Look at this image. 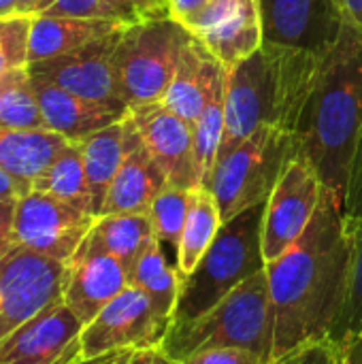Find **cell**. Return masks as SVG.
I'll return each mask as SVG.
<instances>
[{"label": "cell", "mask_w": 362, "mask_h": 364, "mask_svg": "<svg viewBox=\"0 0 362 364\" xmlns=\"http://www.w3.org/2000/svg\"><path fill=\"white\" fill-rule=\"evenodd\" d=\"M70 143L49 128H0V168L32 183Z\"/></svg>", "instance_id": "cell-22"}, {"label": "cell", "mask_w": 362, "mask_h": 364, "mask_svg": "<svg viewBox=\"0 0 362 364\" xmlns=\"http://www.w3.org/2000/svg\"><path fill=\"white\" fill-rule=\"evenodd\" d=\"M32 85L41 105L45 126L73 143H79L81 139L124 119L128 113L126 107H113L81 98L41 77H32Z\"/></svg>", "instance_id": "cell-18"}, {"label": "cell", "mask_w": 362, "mask_h": 364, "mask_svg": "<svg viewBox=\"0 0 362 364\" xmlns=\"http://www.w3.org/2000/svg\"><path fill=\"white\" fill-rule=\"evenodd\" d=\"M130 286L145 292L149 296V301L154 303V307L164 318L173 320L179 290H181V275H179L177 267L169 264L160 241H154L141 254V258L132 264Z\"/></svg>", "instance_id": "cell-26"}, {"label": "cell", "mask_w": 362, "mask_h": 364, "mask_svg": "<svg viewBox=\"0 0 362 364\" xmlns=\"http://www.w3.org/2000/svg\"><path fill=\"white\" fill-rule=\"evenodd\" d=\"M151 356H154V350H137L124 364H151Z\"/></svg>", "instance_id": "cell-43"}, {"label": "cell", "mask_w": 362, "mask_h": 364, "mask_svg": "<svg viewBox=\"0 0 362 364\" xmlns=\"http://www.w3.org/2000/svg\"><path fill=\"white\" fill-rule=\"evenodd\" d=\"M130 286V271L117 258L83 243L66 262L62 303L85 326Z\"/></svg>", "instance_id": "cell-17"}, {"label": "cell", "mask_w": 362, "mask_h": 364, "mask_svg": "<svg viewBox=\"0 0 362 364\" xmlns=\"http://www.w3.org/2000/svg\"><path fill=\"white\" fill-rule=\"evenodd\" d=\"M211 348L252 350L271 364L273 311L267 269L243 282L203 316L186 324H171V331L158 350L181 363L188 356Z\"/></svg>", "instance_id": "cell-4"}, {"label": "cell", "mask_w": 362, "mask_h": 364, "mask_svg": "<svg viewBox=\"0 0 362 364\" xmlns=\"http://www.w3.org/2000/svg\"><path fill=\"white\" fill-rule=\"evenodd\" d=\"M32 190L51 194V196L94 215L92 194H90L87 177H85L83 154H81L79 143H70L51 162V166L32 181Z\"/></svg>", "instance_id": "cell-27"}, {"label": "cell", "mask_w": 362, "mask_h": 364, "mask_svg": "<svg viewBox=\"0 0 362 364\" xmlns=\"http://www.w3.org/2000/svg\"><path fill=\"white\" fill-rule=\"evenodd\" d=\"M32 190V183L13 177L11 173L0 168V200H19Z\"/></svg>", "instance_id": "cell-38"}, {"label": "cell", "mask_w": 362, "mask_h": 364, "mask_svg": "<svg viewBox=\"0 0 362 364\" xmlns=\"http://www.w3.org/2000/svg\"><path fill=\"white\" fill-rule=\"evenodd\" d=\"M15 207L17 200H0V260L15 247Z\"/></svg>", "instance_id": "cell-37"}, {"label": "cell", "mask_w": 362, "mask_h": 364, "mask_svg": "<svg viewBox=\"0 0 362 364\" xmlns=\"http://www.w3.org/2000/svg\"><path fill=\"white\" fill-rule=\"evenodd\" d=\"M128 21L83 19V17H45L32 15L28 64L75 51L100 36H107Z\"/></svg>", "instance_id": "cell-23"}, {"label": "cell", "mask_w": 362, "mask_h": 364, "mask_svg": "<svg viewBox=\"0 0 362 364\" xmlns=\"http://www.w3.org/2000/svg\"><path fill=\"white\" fill-rule=\"evenodd\" d=\"M126 26L75 51L41 62H30L26 68L32 77L47 79L53 85L70 94H77L81 98L113 105V107H126L119 96L117 77L113 68V51Z\"/></svg>", "instance_id": "cell-13"}, {"label": "cell", "mask_w": 362, "mask_h": 364, "mask_svg": "<svg viewBox=\"0 0 362 364\" xmlns=\"http://www.w3.org/2000/svg\"><path fill=\"white\" fill-rule=\"evenodd\" d=\"M6 70H9V64H6V60H4V53L0 51V75L6 73Z\"/></svg>", "instance_id": "cell-46"}, {"label": "cell", "mask_w": 362, "mask_h": 364, "mask_svg": "<svg viewBox=\"0 0 362 364\" xmlns=\"http://www.w3.org/2000/svg\"><path fill=\"white\" fill-rule=\"evenodd\" d=\"M344 218H346V226L350 232L362 222V132L356 158H354V166H352L350 188H348V194L344 200Z\"/></svg>", "instance_id": "cell-34"}, {"label": "cell", "mask_w": 362, "mask_h": 364, "mask_svg": "<svg viewBox=\"0 0 362 364\" xmlns=\"http://www.w3.org/2000/svg\"><path fill=\"white\" fill-rule=\"evenodd\" d=\"M190 198L192 190L177 188V186H166L151 203L147 215L154 226L156 239L164 245H173L177 250V243L183 232V224L188 218L190 209Z\"/></svg>", "instance_id": "cell-30"}, {"label": "cell", "mask_w": 362, "mask_h": 364, "mask_svg": "<svg viewBox=\"0 0 362 364\" xmlns=\"http://www.w3.org/2000/svg\"><path fill=\"white\" fill-rule=\"evenodd\" d=\"M124 2L139 19L143 17H158V15H169V11L162 6L160 0H119Z\"/></svg>", "instance_id": "cell-40"}, {"label": "cell", "mask_w": 362, "mask_h": 364, "mask_svg": "<svg viewBox=\"0 0 362 364\" xmlns=\"http://www.w3.org/2000/svg\"><path fill=\"white\" fill-rule=\"evenodd\" d=\"M173 320L164 318L149 296L134 286L117 294L79 337V360H92L115 352L158 350L171 331Z\"/></svg>", "instance_id": "cell-8"}, {"label": "cell", "mask_w": 362, "mask_h": 364, "mask_svg": "<svg viewBox=\"0 0 362 364\" xmlns=\"http://www.w3.org/2000/svg\"><path fill=\"white\" fill-rule=\"evenodd\" d=\"M222 224H224V220H222L218 200L211 194V190L205 186L194 188L192 198H190L188 218L183 224V232L177 243V264L175 267H177L181 279L194 271V267L198 264L203 254L211 247L213 239L218 237Z\"/></svg>", "instance_id": "cell-25"}, {"label": "cell", "mask_w": 362, "mask_h": 364, "mask_svg": "<svg viewBox=\"0 0 362 364\" xmlns=\"http://www.w3.org/2000/svg\"><path fill=\"white\" fill-rule=\"evenodd\" d=\"M222 70V62L194 36L183 49L179 66L160 102L186 122L194 124Z\"/></svg>", "instance_id": "cell-20"}, {"label": "cell", "mask_w": 362, "mask_h": 364, "mask_svg": "<svg viewBox=\"0 0 362 364\" xmlns=\"http://www.w3.org/2000/svg\"><path fill=\"white\" fill-rule=\"evenodd\" d=\"M30 30L32 15H2L0 17V51L9 68H26L30 51Z\"/></svg>", "instance_id": "cell-33"}, {"label": "cell", "mask_w": 362, "mask_h": 364, "mask_svg": "<svg viewBox=\"0 0 362 364\" xmlns=\"http://www.w3.org/2000/svg\"><path fill=\"white\" fill-rule=\"evenodd\" d=\"M186 28L222 62V66H233L262 47L258 0H209Z\"/></svg>", "instance_id": "cell-15"}, {"label": "cell", "mask_w": 362, "mask_h": 364, "mask_svg": "<svg viewBox=\"0 0 362 364\" xmlns=\"http://www.w3.org/2000/svg\"><path fill=\"white\" fill-rule=\"evenodd\" d=\"M0 128H47L28 68H9L0 77Z\"/></svg>", "instance_id": "cell-29"}, {"label": "cell", "mask_w": 362, "mask_h": 364, "mask_svg": "<svg viewBox=\"0 0 362 364\" xmlns=\"http://www.w3.org/2000/svg\"><path fill=\"white\" fill-rule=\"evenodd\" d=\"M137 136H139V132H137L130 115L126 113L124 119L79 141L96 218L100 215L107 192H109L130 145L137 141Z\"/></svg>", "instance_id": "cell-21"}, {"label": "cell", "mask_w": 362, "mask_h": 364, "mask_svg": "<svg viewBox=\"0 0 362 364\" xmlns=\"http://www.w3.org/2000/svg\"><path fill=\"white\" fill-rule=\"evenodd\" d=\"M224 75H226V68L213 81L209 98H207L201 115L192 124V128H194V160H196L201 186H207V181L211 177V171L218 160L220 143L224 136V90H226Z\"/></svg>", "instance_id": "cell-28"}, {"label": "cell", "mask_w": 362, "mask_h": 364, "mask_svg": "<svg viewBox=\"0 0 362 364\" xmlns=\"http://www.w3.org/2000/svg\"><path fill=\"white\" fill-rule=\"evenodd\" d=\"M337 364H362V333L337 350Z\"/></svg>", "instance_id": "cell-41"}, {"label": "cell", "mask_w": 362, "mask_h": 364, "mask_svg": "<svg viewBox=\"0 0 362 364\" xmlns=\"http://www.w3.org/2000/svg\"><path fill=\"white\" fill-rule=\"evenodd\" d=\"M297 156L294 132L262 126L218 158L205 188L215 196L222 220L226 222L250 207L267 203L286 166Z\"/></svg>", "instance_id": "cell-7"}, {"label": "cell", "mask_w": 362, "mask_h": 364, "mask_svg": "<svg viewBox=\"0 0 362 364\" xmlns=\"http://www.w3.org/2000/svg\"><path fill=\"white\" fill-rule=\"evenodd\" d=\"M271 364H337V350L331 343H314Z\"/></svg>", "instance_id": "cell-36"}, {"label": "cell", "mask_w": 362, "mask_h": 364, "mask_svg": "<svg viewBox=\"0 0 362 364\" xmlns=\"http://www.w3.org/2000/svg\"><path fill=\"white\" fill-rule=\"evenodd\" d=\"M354 239L344 205L322 188V198L303 237L267 262L273 311V360L305 346L329 343L350 294Z\"/></svg>", "instance_id": "cell-1"}, {"label": "cell", "mask_w": 362, "mask_h": 364, "mask_svg": "<svg viewBox=\"0 0 362 364\" xmlns=\"http://www.w3.org/2000/svg\"><path fill=\"white\" fill-rule=\"evenodd\" d=\"M354 239V267H352V282H350V294L344 307V314L329 339V343L339 350L354 337L362 333V222L352 230Z\"/></svg>", "instance_id": "cell-32"}, {"label": "cell", "mask_w": 362, "mask_h": 364, "mask_svg": "<svg viewBox=\"0 0 362 364\" xmlns=\"http://www.w3.org/2000/svg\"><path fill=\"white\" fill-rule=\"evenodd\" d=\"M362 132V28L348 21L320 58L297 122V154L344 205Z\"/></svg>", "instance_id": "cell-2"}, {"label": "cell", "mask_w": 362, "mask_h": 364, "mask_svg": "<svg viewBox=\"0 0 362 364\" xmlns=\"http://www.w3.org/2000/svg\"><path fill=\"white\" fill-rule=\"evenodd\" d=\"M17 2H19V0H0V17H2V15H11V13L15 11Z\"/></svg>", "instance_id": "cell-45"}, {"label": "cell", "mask_w": 362, "mask_h": 364, "mask_svg": "<svg viewBox=\"0 0 362 364\" xmlns=\"http://www.w3.org/2000/svg\"><path fill=\"white\" fill-rule=\"evenodd\" d=\"M83 324L64 305H55L17 328L0 346V364H70L79 360Z\"/></svg>", "instance_id": "cell-16"}, {"label": "cell", "mask_w": 362, "mask_h": 364, "mask_svg": "<svg viewBox=\"0 0 362 364\" xmlns=\"http://www.w3.org/2000/svg\"><path fill=\"white\" fill-rule=\"evenodd\" d=\"M160 2H162V6H164V9L169 11V0H160Z\"/></svg>", "instance_id": "cell-48"}, {"label": "cell", "mask_w": 362, "mask_h": 364, "mask_svg": "<svg viewBox=\"0 0 362 364\" xmlns=\"http://www.w3.org/2000/svg\"><path fill=\"white\" fill-rule=\"evenodd\" d=\"M30 15L45 17H83V19H117L139 21V17L119 0H41Z\"/></svg>", "instance_id": "cell-31"}, {"label": "cell", "mask_w": 362, "mask_h": 364, "mask_svg": "<svg viewBox=\"0 0 362 364\" xmlns=\"http://www.w3.org/2000/svg\"><path fill=\"white\" fill-rule=\"evenodd\" d=\"M322 198V181L314 166L297 156L280 177L265 205L262 254L265 262L288 252L307 230Z\"/></svg>", "instance_id": "cell-12"}, {"label": "cell", "mask_w": 362, "mask_h": 364, "mask_svg": "<svg viewBox=\"0 0 362 364\" xmlns=\"http://www.w3.org/2000/svg\"><path fill=\"white\" fill-rule=\"evenodd\" d=\"M194 34L175 17H143L122 30L113 51V68L124 105L162 100L183 49Z\"/></svg>", "instance_id": "cell-6"}, {"label": "cell", "mask_w": 362, "mask_h": 364, "mask_svg": "<svg viewBox=\"0 0 362 364\" xmlns=\"http://www.w3.org/2000/svg\"><path fill=\"white\" fill-rule=\"evenodd\" d=\"M154 241L158 239L147 213H111L96 218L83 245L117 258L130 271Z\"/></svg>", "instance_id": "cell-24"}, {"label": "cell", "mask_w": 362, "mask_h": 364, "mask_svg": "<svg viewBox=\"0 0 362 364\" xmlns=\"http://www.w3.org/2000/svg\"><path fill=\"white\" fill-rule=\"evenodd\" d=\"M0 77H2V75H0Z\"/></svg>", "instance_id": "cell-49"}, {"label": "cell", "mask_w": 362, "mask_h": 364, "mask_svg": "<svg viewBox=\"0 0 362 364\" xmlns=\"http://www.w3.org/2000/svg\"><path fill=\"white\" fill-rule=\"evenodd\" d=\"M181 364H267L258 354L243 348H211L188 356Z\"/></svg>", "instance_id": "cell-35"}, {"label": "cell", "mask_w": 362, "mask_h": 364, "mask_svg": "<svg viewBox=\"0 0 362 364\" xmlns=\"http://www.w3.org/2000/svg\"><path fill=\"white\" fill-rule=\"evenodd\" d=\"M169 186L166 175L151 158L141 136L130 145L102 205L100 215L147 213L154 198Z\"/></svg>", "instance_id": "cell-19"}, {"label": "cell", "mask_w": 362, "mask_h": 364, "mask_svg": "<svg viewBox=\"0 0 362 364\" xmlns=\"http://www.w3.org/2000/svg\"><path fill=\"white\" fill-rule=\"evenodd\" d=\"M128 115L169 186L194 190L201 177L194 160V128L190 122L158 102H145L128 109Z\"/></svg>", "instance_id": "cell-14"}, {"label": "cell", "mask_w": 362, "mask_h": 364, "mask_svg": "<svg viewBox=\"0 0 362 364\" xmlns=\"http://www.w3.org/2000/svg\"><path fill=\"white\" fill-rule=\"evenodd\" d=\"M96 215L81 211L51 194L30 190L15 207V245L68 262L87 232Z\"/></svg>", "instance_id": "cell-10"}, {"label": "cell", "mask_w": 362, "mask_h": 364, "mask_svg": "<svg viewBox=\"0 0 362 364\" xmlns=\"http://www.w3.org/2000/svg\"><path fill=\"white\" fill-rule=\"evenodd\" d=\"M318 64L314 53L262 43L250 58L224 66V136L218 158L262 126L294 132Z\"/></svg>", "instance_id": "cell-3"}, {"label": "cell", "mask_w": 362, "mask_h": 364, "mask_svg": "<svg viewBox=\"0 0 362 364\" xmlns=\"http://www.w3.org/2000/svg\"><path fill=\"white\" fill-rule=\"evenodd\" d=\"M207 4H209V0H169V15L186 26Z\"/></svg>", "instance_id": "cell-39"}, {"label": "cell", "mask_w": 362, "mask_h": 364, "mask_svg": "<svg viewBox=\"0 0 362 364\" xmlns=\"http://www.w3.org/2000/svg\"><path fill=\"white\" fill-rule=\"evenodd\" d=\"M265 205L250 207L222 224L194 271L181 279L173 324H186L203 316L243 282L267 269L262 254Z\"/></svg>", "instance_id": "cell-5"}, {"label": "cell", "mask_w": 362, "mask_h": 364, "mask_svg": "<svg viewBox=\"0 0 362 364\" xmlns=\"http://www.w3.org/2000/svg\"><path fill=\"white\" fill-rule=\"evenodd\" d=\"M346 19L362 28V0H337Z\"/></svg>", "instance_id": "cell-42"}, {"label": "cell", "mask_w": 362, "mask_h": 364, "mask_svg": "<svg viewBox=\"0 0 362 364\" xmlns=\"http://www.w3.org/2000/svg\"><path fill=\"white\" fill-rule=\"evenodd\" d=\"M262 43L318 58L339 41L348 19L337 0H258Z\"/></svg>", "instance_id": "cell-11"}, {"label": "cell", "mask_w": 362, "mask_h": 364, "mask_svg": "<svg viewBox=\"0 0 362 364\" xmlns=\"http://www.w3.org/2000/svg\"><path fill=\"white\" fill-rule=\"evenodd\" d=\"M66 262L15 245L0 260V346L38 314L62 303Z\"/></svg>", "instance_id": "cell-9"}, {"label": "cell", "mask_w": 362, "mask_h": 364, "mask_svg": "<svg viewBox=\"0 0 362 364\" xmlns=\"http://www.w3.org/2000/svg\"><path fill=\"white\" fill-rule=\"evenodd\" d=\"M151 364H181L177 360H173L171 356H166L162 350H154V356H151Z\"/></svg>", "instance_id": "cell-44"}, {"label": "cell", "mask_w": 362, "mask_h": 364, "mask_svg": "<svg viewBox=\"0 0 362 364\" xmlns=\"http://www.w3.org/2000/svg\"><path fill=\"white\" fill-rule=\"evenodd\" d=\"M130 354H132V352H124V354H122V356H119V358H117L113 364H124L128 358H130Z\"/></svg>", "instance_id": "cell-47"}]
</instances>
